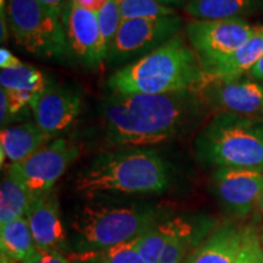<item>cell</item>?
<instances>
[{"label": "cell", "mask_w": 263, "mask_h": 263, "mask_svg": "<svg viewBox=\"0 0 263 263\" xmlns=\"http://www.w3.org/2000/svg\"><path fill=\"white\" fill-rule=\"evenodd\" d=\"M101 106L106 137L112 145L145 147L185 133L201 117L205 103L195 91L111 93Z\"/></svg>", "instance_id": "cell-1"}, {"label": "cell", "mask_w": 263, "mask_h": 263, "mask_svg": "<svg viewBox=\"0 0 263 263\" xmlns=\"http://www.w3.org/2000/svg\"><path fill=\"white\" fill-rule=\"evenodd\" d=\"M205 81L206 74L196 52L178 34L117 70L108 78L107 87L116 94L196 93Z\"/></svg>", "instance_id": "cell-2"}, {"label": "cell", "mask_w": 263, "mask_h": 263, "mask_svg": "<svg viewBox=\"0 0 263 263\" xmlns=\"http://www.w3.org/2000/svg\"><path fill=\"white\" fill-rule=\"evenodd\" d=\"M170 183L166 163L155 150L126 147L95 157L78 173L74 186L83 195L156 194Z\"/></svg>", "instance_id": "cell-3"}, {"label": "cell", "mask_w": 263, "mask_h": 263, "mask_svg": "<svg viewBox=\"0 0 263 263\" xmlns=\"http://www.w3.org/2000/svg\"><path fill=\"white\" fill-rule=\"evenodd\" d=\"M156 218L150 206L85 205L71 221L70 252L97 251L130 241L153 228Z\"/></svg>", "instance_id": "cell-4"}, {"label": "cell", "mask_w": 263, "mask_h": 263, "mask_svg": "<svg viewBox=\"0 0 263 263\" xmlns=\"http://www.w3.org/2000/svg\"><path fill=\"white\" fill-rule=\"evenodd\" d=\"M195 153L217 168L263 170V120L218 114L196 137Z\"/></svg>", "instance_id": "cell-5"}, {"label": "cell", "mask_w": 263, "mask_h": 263, "mask_svg": "<svg viewBox=\"0 0 263 263\" xmlns=\"http://www.w3.org/2000/svg\"><path fill=\"white\" fill-rule=\"evenodd\" d=\"M6 12L14 39L26 51L44 59L68 52L61 17L37 0H6Z\"/></svg>", "instance_id": "cell-6"}, {"label": "cell", "mask_w": 263, "mask_h": 263, "mask_svg": "<svg viewBox=\"0 0 263 263\" xmlns=\"http://www.w3.org/2000/svg\"><path fill=\"white\" fill-rule=\"evenodd\" d=\"M184 21L179 16L122 20L106 61L110 66L123 65L145 57L179 34Z\"/></svg>", "instance_id": "cell-7"}, {"label": "cell", "mask_w": 263, "mask_h": 263, "mask_svg": "<svg viewBox=\"0 0 263 263\" xmlns=\"http://www.w3.org/2000/svg\"><path fill=\"white\" fill-rule=\"evenodd\" d=\"M257 32L258 28L252 27L240 17L194 20L185 26L186 38L203 70L228 57Z\"/></svg>", "instance_id": "cell-8"}, {"label": "cell", "mask_w": 263, "mask_h": 263, "mask_svg": "<svg viewBox=\"0 0 263 263\" xmlns=\"http://www.w3.org/2000/svg\"><path fill=\"white\" fill-rule=\"evenodd\" d=\"M80 156V146L70 139L52 140L21 163L8 168L27 186L32 200L52 192L59 179Z\"/></svg>", "instance_id": "cell-9"}, {"label": "cell", "mask_w": 263, "mask_h": 263, "mask_svg": "<svg viewBox=\"0 0 263 263\" xmlns=\"http://www.w3.org/2000/svg\"><path fill=\"white\" fill-rule=\"evenodd\" d=\"M212 190L230 215L249 216L263 194V170L218 167L212 176Z\"/></svg>", "instance_id": "cell-10"}, {"label": "cell", "mask_w": 263, "mask_h": 263, "mask_svg": "<svg viewBox=\"0 0 263 263\" xmlns=\"http://www.w3.org/2000/svg\"><path fill=\"white\" fill-rule=\"evenodd\" d=\"M196 94L219 114L254 117L263 112V85L250 78L206 80Z\"/></svg>", "instance_id": "cell-11"}, {"label": "cell", "mask_w": 263, "mask_h": 263, "mask_svg": "<svg viewBox=\"0 0 263 263\" xmlns=\"http://www.w3.org/2000/svg\"><path fill=\"white\" fill-rule=\"evenodd\" d=\"M62 24L67 50L76 60L88 67H97L106 60L97 14L68 0Z\"/></svg>", "instance_id": "cell-12"}, {"label": "cell", "mask_w": 263, "mask_h": 263, "mask_svg": "<svg viewBox=\"0 0 263 263\" xmlns=\"http://www.w3.org/2000/svg\"><path fill=\"white\" fill-rule=\"evenodd\" d=\"M82 97L70 87L48 82L31 105L35 123L52 138L68 129L81 112Z\"/></svg>", "instance_id": "cell-13"}, {"label": "cell", "mask_w": 263, "mask_h": 263, "mask_svg": "<svg viewBox=\"0 0 263 263\" xmlns=\"http://www.w3.org/2000/svg\"><path fill=\"white\" fill-rule=\"evenodd\" d=\"M26 217L38 250L68 254L70 240L62 223L57 194L50 192L33 199Z\"/></svg>", "instance_id": "cell-14"}, {"label": "cell", "mask_w": 263, "mask_h": 263, "mask_svg": "<svg viewBox=\"0 0 263 263\" xmlns=\"http://www.w3.org/2000/svg\"><path fill=\"white\" fill-rule=\"evenodd\" d=\"M51 136L45 133L37 123H22L2 128L0 133V155L2 164L8 159L10 164L21 163L39 149L49 144Z\"/></svg>", "instance_id": "cell-15"}, {"label": "cell", "mask_w": 263, "mask_h": 263, "mask_svg": "<svg viewBox=\"0 0 263 263\" xmlns=\"http://www.w3.org/2000/svg\"><path fill=\"white\" fill-rule=\"evenodd\" d=\"M244 228L223 224L186 258L185 263H235L241 249Z\"/></svg>", "instance_id": "cell-16"}, {"label": "cell", "mask_w": 263, "mask_h": 263, "mask_svg": "<svg viewBox=\"0 0 263 263\" xmlns=\"http://www.w3.org/2000/svg\"><path fill=\"white\" fill-rule=\"evenodd\" d=\"M263 55V33L259 31L239 49L205 68L206 80H230L251 71Z\"/></svg>", "instance_id": "cell-17"}, {"label": "cell", "mask_w": 263, "mask_h": 263, "mask_svg": "<svg viewBox=\"0 0 263 263\" xmlns=\"http://www.w3.org/2000/svg\"><path fill=\"white\" fill-rule=\"evenodd\" d=\"M32 202L27 186L9 168L0 186V226L26 217Z\"/></svg>", "instance_id": "cell-18"}, {"label": "cell", "mask_w": 263, "mask_h": 263, "mask_svg": "<svg viewBox=\"0 0 263 263\" xmlns=\"http://www.w3.org/2000/svg\"><path fill=\"white\" fill-rule=\"evenodd\" d=\"M0 250L12 262H24L37 251L27 217L0 226Z\"/></svg>", "instance_id": "cell-19"}, {"label": "cell", "mask_w": 263, "mask_h": 263, "mask_svg": "<svg viewBox=\"0 0 263 263\" xmlns=\"http://www.w3.org/2000/svg\"><path fill=\"white\" fill-rule=\"evenodd\" d=\"M258 0H190L185 12L195 20H227L251 12Z\"/></svg>", "instance_id": "cell-20"}, {"label": "cell", "mask_w": 263, "mask_h": 263, "mask_svg": "<svg viewBox=\"0 0 263 263\" xmlns=\"http://www.w3.org/2000/svg\"><path fill=\"white\" fill-rule=\"evenodd\" d=\"M0 83L3 89L31 94L37 99L48 85V81L38 68L24 64L16 68L2 70Z\"/></svg>", "instance_id": "cell-21"}, {"label": "cell", "mask_w": 263, "mask_h": 263, "mask_svg": "<svg viewBox=\"0 0 263 263\" xmlns=\"http://www.w3.org/2000/svg\"><path fill=\"white\" fill-rule=\"evenodd\" d=\"M137 239L97 251L70 252L66 256L70 263H144L137 251Z\"/></svg>", "instance_id": "cell-22"}, {"label": "cell", "mask_w": 263, "mask_h": 263, "mask_svg": "<svg viewBox=\"0 0 263 263\" xmlns=\"http://www.w3.org/2000/svg\"><path fill=\"white\" fill-rule=\"evenodd\" d=\"M177 224V218L160 223L146 230L137 239V251L144 263H160L164 246L172 235Z\"/></svg>", "instance_id": "cell-23"}, {"label": "cell", "mask_w": 263, "mask_h": 263, "mask_svg": "<svg viewBox=\"0 0 263 263\" xmlns=\"http://www.w3.org/2000/svg\"><path fill=\"white\" fill-rule=\"evenodd\" d=\"M122 20L176 16V10L156 0H115Z\"/></svg>", "instance_id": "cell-24"}, {"label": "cell", "mask_w": 263, "mask_h": 263, "mask_svg": "<svg viewBox=\"0 0 263 263\" xmlns=\"http://www.w3.org/2000/svg\"><path fill=\"white\" fill-rule=\"evenodd\" d=\"M190 235H192L190 223L182 218H177L176 228L164 246L160 263H182L188 248Z\"/></svg>", "instance_id": "cell-25"}, {"label": "cell", "mask_w": 263, "mask_h": 263, "mask_svg": "<svg viewBox=\"0 0 263 263\" xmlns=\"http://www.w3.org/2000/svg\"><path fill=\"white\" fill-rule=\"evenodd\" d=\"M97 15L101 43H103V48L107 55L111 44L116 37L118 28H120L121 22H122V16H121L120 9L115 0H110Z\"/></svg>", "instance_id": "cell-26"}, {"label": "cell", "mask_w": 263, "mask_h": 263, "mask_svg": "<svg viewBox=\"0 0 263 263\" xmlns=\"http://www.w3.org/2000/svg\"><path fill=\"white\" fill-rule=\"evenodd\" d=\"M235 263H263L259 233L254 227H245L241 249Z\"/></svg>", "instance_id": "cell-27"}, {"label": "cell", "mask_w": 263, "mask_h": 263, "mask_svg": "<svg viewBox=\"0 0 263 263\" xmlns=\"http://www.w3.org/2000/svg\"><path fill=\"white\" fill-rule=\"evenodd\" d=\"M21 263H70L67 256L59 251H42L38 250L31 257Z\"/></svg>", "instance_id": "cell-28"}, {"label": "cell", "mask_w": 263, "mask_h": 263, "mask_svg": "<svg viewBox=\"0 0 263 263\" xmlns=\"http://www.w3.org/2000/svg\"><path fill=\"white\" fill-rule=\"evenodd\" d=\"M22 65H24V62L20 61L11 51L8 50V49L4 47L0 49V67H2V70H6V68H16Z\"/></svg>", "instance_id": "cell-29"}, {"label": "cell", "mask_w": 263, "mask_h": 263, "mask_svg": "<svg viewBox=\"0 0 263 263\" xmlns=\"http://www.w3.org/2000/svg\"><path fill=\"white\" fill-rule=\"evenodd\" d=\"M74 2L76 4L80 5L81 8L88 10V11L94 12V14H98L110 0H74Z\"/></svg>", "instance_id": "cell-30"}, {"label": "cell", "mask_w": 263, "mask_h": 263, "mask_svg": "<svg viewBox=\"0 0 263 263\" xmlns=\"http://www.w3.org/2000/svg\"><path fill=\"white\" fill-rule=\"evenodd\" d=\"M38 3H41L43 6L50 10V11L57 14L58 16L62 15V12L65 11L66 6H67V0H37Z\"/></svg>", "instance_id": "cell-31"}, {"label": "cell", "mask_w": 263, "mask_h": 263, "mask_svg": "<svg viewBox=\"0 0 263 263\" xmlns=\"http://www.w3.org/2000/svg\"><path fill=\"white\" fill-rule=\"evenodd\" d=\"M0 104H2V115H0V121H2V127L4 128L5 124H8L11 121L10 117V111H9V105L8 100H6V95L4 90H0Z\"/></svg>", "instance_id": "cell-32"}, {"label": "cell", "mask_w": 263, "mask_h": 263, "mask_svg": "<svg viewBox=\"0 0 263 263\" xmlns=\"http://www.w3.org/2000/svg\"><path fill=\"white\" fill-rule=\"evenodd\" d=\"M250 74H251L252 78L258 81H263V55L259 60L256 62V65L251 68L250 71Z\"/></svg>", "instance_id": "cell-33"}, {"label": "cell", "mask_w": 263, "mask_h": 263, "mask_svg": "<svg viewBox=\"0 0 263 263\" xmlns=\"http://www.w3.org/2000/svg\"><path fill=\"white\" fill-rule=\"evenodd\" d=\"M156 2H159V3H161V4L168 6L170 4H179V3H182L183 0H156Z\"/></svg>", "instance_id": "cell-34"}, {"label": "cell", "mask_w": 263, "mask_h": 263, "mask_svg": "<svg viewBox=\"0 0 263 263\" xmlns=\"http://www.w3.org/2000/svg\"><path fill=\"white\" fill-rule=\"evenodd\" d=\"M257 207H258L259 212H261V215H262V217H263V194H262L261 199H259V201H258V203H257Z\"/></svg>", "instance_id": "cell-35"}, {"label": "cell", "mask_w": 263, "mask_h": 263, "mask_svg": "<svg viewBox=\"0 0 263 263\" xmlns=\"http://www.w3.org/2000/svg\"><path fill=\"white\" fill-rule=\"evenodd\" d=\"M259 241H261V249L263 252V227H262V229L259 230Z\"/></svg>", "instance_id": "cell-36"}, {"label": "cell", "mask_w": 263, "mask_h": 263, "mask_svg": "<svg viewBox=\"0 0 263 263\" xmlns=\"http://www.w3.org/2000/svg\"><path fill=\"white\" fill-rule=\"evenodd\" d=\"M2 263H15V262L10 261V259H8L6 257H4V256H2Z\"/></svg>", "instance_id": "cell-37"}, {"label": "cell", "mask_w": 263, "mask_h": 263, "mask_svg": "<svg viewBox=\"0 0 263 263\" xmlns=\"http://www.w3.org/2000/svg\"><path fill=\"white\" fill-rule=\"evenodd\" d=\"M258 29H259V31H261V32L263 33V27H262V28H258Z\"/></svg>", "instance_id": "cell-38"}]
</instances>
